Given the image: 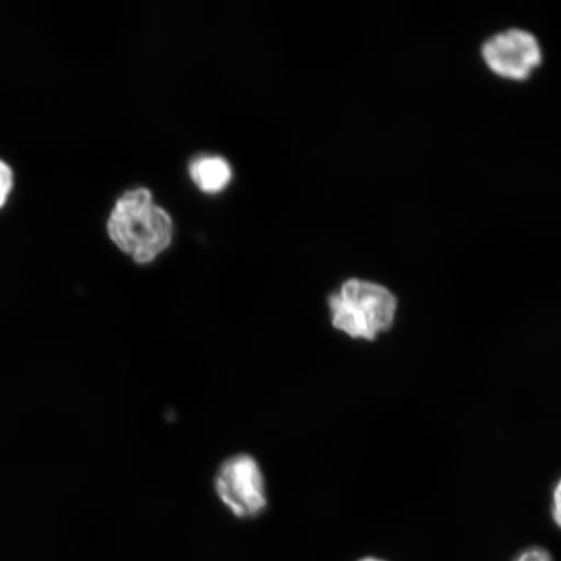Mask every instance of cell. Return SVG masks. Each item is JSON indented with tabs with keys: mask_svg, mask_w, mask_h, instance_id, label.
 <instances>
[{
	"mask_svg": "<svg viewBox=\"0 0 561 561\" xmlns=\"http://www.w3.org/2000/svg\"><path fill=\"white\" fill-rule=\"evenodd\" d=\"M173 221L163 207L156 205L149 188L124 193L111 210L107 231L111 241L138 264H149L170 248Z\"/></svg>",
	"mask_w": 561,
	"mask_h": 561,
	"instance_id": "1",
	"label": "cell"
},
{
	"mask_svg": "<svg viewBox=\"0 0 561 561\" xmlns=\"http://www.w3.org/2000/svg\"><path fill=\"white\" fill-rule=\"evenodd\" d=\"M332 324L351 339L375 341L394 324L398 300L388 287L351 278L328 300Z\"/></svg>",
	"mask_w": 561,
	"mask_h": 561,
	"instance_id": "2",
	"label": "cell"
},
{
	"mask_svg": "<svg viewBox=\"0 0 561 561\" xmlns=\"http://www.w3.org/2000/svg\"><path fill=\"white\" fill-rule=\"evenodd\" d=\"M215 489L220 501L238 518L256 517L268 504L262 469L250 455H237L224 461Z\"/></svg>",
	"mask_w": 561,
	"mask_h": 561,
	"instance_id": "3",
	"label": "cell"
},
{
	"mask_svg": "<svg viewBox=\"0 0 561 561\" xmlns=\"http://www.w3.org/2000/svg\"><path fill=\"white\" fill-rule=\"evenodd\" d=\"M481 55L491 72L512 81L528 80L542 62L541 45L535 35L523 30L493 35L482 45Z\"/></svg>",
	"mask_w": 561,
	"mask_h": 561,
	"instance_id": "4",
	"label": "cell"
},
{
	"mask_svg": "<svg viewBox=\"0 0 561 561\" xmlns=\"http://www.w3.org/2000/svg\"><path fill=\"white\" fill-rule=\"evenodd\" d=\"M194 184L207 194L224 191L231 180V168L226 159L217 156H201L195 158L191 167Z\"/></svg>",
	"mask_w": 561,
	"mask_h": 561,
	"instance_id": "5",
	"label": "cell"
},
{
	"mask_svg": "<svg viewBox=\"0 0 561 561\" xmlns=\"http://www.w3.org/2000/svg\"><path fill=\"white\" fill-rule=\"evenodd\" d=\"M13 171L12 168L0 159V209L9 202L13 188Z\"/></svg>",
	"mask_w": 561,
	"mask_h": 561,
	"instance_id": "6",
	"label": "cell"
},
{
	"mask_svg": "<svg viewBox=\"0 0 561 561\" xmlns=\"http://www.w3.org/2000/svg\"><path fill=\"white\" fill-rule=\"evenodd\" d=\"M514 561H553L551 553L542 547H530L518 553Z\"/></svg>",
	"mask_w": 561,
	"mask_h": 561,
	"instance_id": "7",
	"label": "cell"
},
{
	"mask_svg": "<svg viewBox=\"0 0 561 561\" xmlns=\"http://www.w3.org/2000/svg\"><path fill=\"white\" fill-rule=\"evenodd\" d=\"M551 512L553 522L561 529V479L558 481L556 489H553Z\"/></svg>",
	"mask_w": 561,
	"mask_h": 561,
	"instance_id": "8",
	"label": "cell"
},
{
	"mask_svg": "<svg viewBox=\"0 0 561 561\" xmlns=\"http://www.w3.org/2000/svg\"><path fill=\"white\" fill-rule=\"evenodd\" d=\"M356 561H386V560L380 559V558H375V557H368V558H363V559H359Z\"/></svg>",
	"mask_w": 561,
	"mask_h": 561,
	"instance_id": "9",
	"label": "cell"
}]
</instances>
